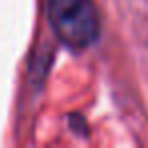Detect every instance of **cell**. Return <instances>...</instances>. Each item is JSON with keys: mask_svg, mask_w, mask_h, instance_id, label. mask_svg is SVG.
I'll use <instances>...</instances> for the list:
<instances>
[{"mask_svg": "<svg viewBox=\"0 0 148 148\" xmlns=\"http://www.w3.org/2000/svg\"><path fill=\"white\" fill-rule=\"evenodd\" d=\"M49 23L59 41L71 49H85L99 37L93 0H49Z\"/></svg>", "mask_w": 148, "mask_h": 148, "instance_id": "1", "label": "cell"}]
</instances>
